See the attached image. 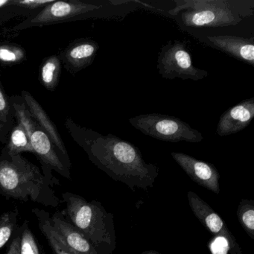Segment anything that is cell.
Returning a JSON list of instances; mask_svg holds the SVG:
<instances>
[{
    "label": "cell",
    "instance_id": "2e32d148",
    "mask_svg": "<svg viewBox=\"0 0 254 254\" xmlns=\"http://www.w3.org/2000/svg\"><path fill=\"white\" fill-rule=\"evenodd\" d=\"M38 221V227L54 254H75L64 242L62 236L56 231L52 224L50 212L39 208L32 210Z\"/></svg>",
    "mask_w": 254,
    "mask_h": 254
},
{
    "label": "cell",
    "instance_id": "8992f818",
    "mask_svg": "<svg viewBox=\"0 0 254 254\" xmlns=\"http://www.w3.org/2000/svg\"><path fill=\"white\" fill-rule=\"evenodd\" d=\"M133 127L147 136L169 142L185 141L197 143L203 140L200 131L176 117L160 114H141L129 120Z\"/></svg>",
    "mask_w": 254,
    "mask_h": 254
},
{
    "label": "cell",
    "instance_id": "5bb4252c",
    "mask_svg": "<svg viewBox=\"0 0 254 254\" xmlns=\"http://www.w3.org/2000/svg\"><path fill=\"white\" fill-rule=\"evenodd\" d=\"M51 221L56 231L74 254H99L91 242L71 225L60 211H56L53 214Z\"/></svg>",
    "mask_w": 254,
    "mask_h": 254
},
{
    "label": "cell",
    "instance_id": "52a82bcc",
    "mask_svg": "<svg viewBox=\"0 0 254 254\" xmlns=\"http://www.w3.org/2000/svg\"><path fill=\"white\" fill-rule=\"evenodd\" d=\"M157 69L163 78L198 81L207 77L208 72L193 64L191 55L184 41H172L162 47L157 59Z\"/></svg>",
    "mask_w": 254,
    "mask_h": 254
},
{
    "label": "cell",
    "instance_id": "9c48e42d",
    "mask_svg": "<svg viewBox=\"0 0 254 254\" xmlns=\"http://www.w3.org/2000/svg\"><path fill=\"white\" fill-rule=\"evenodd\" d=\"M102 5L84 3L78 1L62 2L53 1L44 7V9L32 19L23 23L25 27L29 26H44L59 23L68 19L73 18L76 16L96 11L102 8Z\"/></svg>",
    "mask_w": 254,
    "mask_h": 254
},
{
    "label": "cell",
    "instance_id": "44dd1931",
    "mask_svg": "<svg viewBox=\"0 0 254 254\" xmlns=\"http://www.w3.org/2000/svg\"><path fill=\"white\" fill-rule=\"evenodd\" d=\"M20 254H42L38 239L35 238L28 221H25L20 228Z\"/></svg>",
    "mask_w": 254,
    "mask_h": 254
},
{
    "label": "cell",
    "instance_id": "7402d4cb",
    "mask_svg": "<svg viewBox=\"0 0 254 254\" xmlns=\"http://www.w3.org/2000/svg\"><path fill=\"white\" fill-rule=\"evenodd\" d=\"M25 53L22 49L14 46L0 47V61L5 63H18L24 59Z\"/></svg>",
    "mask_w": 254,
    "mask_h": 254
},
{
    "label": "cell",
    "instance_id": "8fae6325",
    "mask_svg": "<svg viewBox=\"0 0 254 254\" xmlns=\"http://www.w3.org/2000/svg\"><path fill=\"white\" fill-rule=\"evenodd\" d=\"M22 96L24 100L25 105L30 113L34 121L48 135L59 152L62 161L64 163L66 167L70 170L71 163L67 151L54 123L52 122L42 107L32 97L30 93L23 91Z\"/></svg>",
    "mask_w": 254,
    "mask_h": 254
},
{
    "label": "cell",
    "instance_id": "3957f363",
    "mask_svg": "<svg viewBox=\"0 0 254 254\" xmlns=\"http://www.w3.org/2000/svg\"><path fill=\"white\" fill-rule=\"evenodd\" d=\"M65 219L88 239L99 254H112L117 247L114 215L98 200L88 201L75 193L64 192Z\"/></svg>",
    "mask_w": 254,
    "mask_h": 254
},
{
    "label": "cell",
    "instance_id": "603a6c76",
    "mask_svg": "<svg viewBox=\"0 0 254 254\" xmlns=\"http://www.w3.org/2000/svg\"><path fill=\"white\" fill-rule=\"evenodd\" d=\"M11 117V106L9 101L7 99L5 93L0 87V123L5 125L8 124Z\"/></svg>",
    "mask_w": 254,
    "mask_h": 254
},
{
    "label": "cell",
    "instance_id": "484cf974",
    "mask_svg": "<svg viewBox=\"0 0 254 254\" xmlns=\"http://www.w3.org/2000/svg\"><path fill=\"white\" fill-rule=\"evenodd\" d=\"M141 254H160V253L157 252L155 251H145V252L142 253Z\"/></svg>",
    "mask_w": 254,
    "mask_h": 254
},
{
    "label": "cell",
    "instance_id": "7a4b0ae2",
    "mask_svg": "<svg viewBox=\"0 0 254 254\" xmlns=\"http://www.w3.org/2000/svg\"><path fill=\"white\" fill-rule=\"evenodd\" d=\"M0 194L8 199L58 207L61 200L41 169L21 154L0 155Z\"/></svg>",
    "mask_w": 254,
    "mask_h": 254
},
{
    "label": "cell",
    "instance_id": "e0dca14e",
    "mask_svg": "<svg viewBox=\"0 0 254 254\" xmlns=\"http://www.w3.org/2000/svg\"><path fill=\"white\" fill-rule=\"evenodd\" d=\"M3 151L11 155H17L23 152L33 153L29 135L21 123L13 128L9 142Z\"/></svg>",
    "mask_w": 254,
    "mask_h": 254
},
{
    "label": "cell",
    "instance_id": "ffe728a7",
    "mask_svg": "<svg viewBox=\"0 0 254 254\" xmlns=\"http://www.w3.org/2000/svg\"><path fill=\"white\" fill-rule=\"evenodd\" d=\"M237 216L242 228L254 239V200L243 199L239 203Z\"/></svg>",
    "mask_w": 254,
    "mask_h": 254
},
{
    "label": "cell",
    "instance_id": "277c9868",
    "mask_svg": "<svg viewBox=\"0 0 254 254\" xmlns=\"http://www.w3.org/2000/svg\"><path fill=\"white\" fill-rule=\"evenodd\" d=\"M176 4L169 11L172 15L181 14L187 27L215 28L236 26L242 17L227 0H174Z\"/></svg>",
    "mask_w": 254,
    "mask_h": 254
},
{
    "label": "cell",
    "instance_id": "9a60e30c",
    "mask_svg": "<svg viewBox=\"0 0 254 254\" xmlns=\"http://www.w3.org/2000/svg\"><path fill=\"white\" fill-rule=\"evenodd\" d=\"M99 49V45L95 41L79 40L71 44L64 53V62L70 70L78 72L93 63Z\"/></svg>",
    "mask_w": 254,
    "mask_h": 254
},
{
    "label": "cell",
    "instance_id": "30bf717a",
    "mask_svg": "<svg viewBox=\"0 0 254 254\" xmlns=\"http://www.w3.org/2000/svg\"><path fill=\"white\" fill-rule=\"evenodd\" d=\"M171 155L194 182L215 194H219L220 174L214 165L184 153L172 152Z\"/></svg>",
    "mask_w": 254,
    "mask_h": 254
},
{
    "label": "cell",
    "instance_id": "5b68a950",
    "mask_svg": "<svg viewBox=\"0 0 254 254\" xmlns=\"http://www.w3.org/2000/svg\"><path fill=\"white\" fill-rule=\"evenodd\" d=\"M13 106L18 123L23 125L29 135L33 154L41 162L43 174L50 181L52 186L55 187L60 185L59 180L53 176V171L64 178L70 180V170L62 161L48 135L34 121L25 104L14 102Z\"/></svg>",
    "mask_w": 254,
    "mask_h": 254
},
{
    "label": "cell",
    "instance_id": "4316f807",
    "mask_svg": "<svg viewBox=\"0 0 254 254\" xmlns=\"http://www.w3.org/2000/svg\"><path fill=\"white\" fill-rule=\"evenodd\" d=\"M5 5H9V1H0V8Z\"/></svg>",
    "mask_w": 254,
    "mask_h": 254
},
{
    "label": "cell",
    "instance_id": "7c38bea8",
    "mask_svg": "<svg viewBox=\"0 0 254 254\" xmlns=\"http://www.w3.org/2000/svg\"><path fill=\"white\" fill-rule=\"evenodd\" d=\"M254 117V98L242 101L221 116L217 126V134L226 136L238 133L248 127Z\"/></svg>",
    "mask_w": 254,
    "mask_h": 254
},
{
    "label": "cell",
    "instance_id": "6da1fadb",
    "mask_svg": "<svg viewBox=\"0 0 254 254\" xmlns=\"http://www.w3.org/2000/svg\"><path fill=\"white\" fill-rule=\"evenodd\" d=\"M71 130L90 161L114 181L126 184L133 191L154 187L159 168L146 163L137 147L111 133L103 136L76 125L71 126Z\"/></svg>",
    "mask_w": 254,
    "mask_h": 254
},
{
    "label": "cell",
    "instance_id": "d4e9b609",
    "mask_svg": "<svg viewBox=\"0 0 254 254\" xmlns=\"http://www.w3.org/2000/svg\"><path fill=\"white\" fill-rule=\"evenodd\" d=\"M20 228V227H19ZM17 230L14 237L11 239L8 251L4 254H20V230Z\"/></svg>",
    "mask_w": 254,
    "mask_h": 254
},
{
    "label": "cell",
    "instance_id": "cb8c5ba5",
    "mask_svg": "<svg viewBox=\"0 0 254 254\" xmlns=\"http://www.w3.org/2000/svg\"><path fill=\"white\" fill-rule=\"evenodd\" d=\"M53 2V0H23V1L16 0V1H9V5H15L17 6L32 9V8L47 6Z\"/></svg>",
    "mask_w": 254,
    "mask_h": 254
},
{
    "label": "cell",
    "instance_id": "d6986e66",
    "mask_svg": "<svg viewBox=\"0 0 254 254\" xmlns=\"http://www.w3.org/2000/svg\"><path fill=\"white\" fill-rule=\"evenodd\" d=\"M61 62L57 56H51L43 64L41 68V80L43 85L49 90L57 86L61 75Z\"/></svg>",
    "mask_w": 254,
    "mask_h": 254
},
{
    "label": "cell",
    "instance_id": "4fadbf2b",
    "mask_svg": "<svg viewBox=\"0 0 254 254\" xmlns=\"http://www.w3.org/2000/svg\"><path fill=\"white\" fill-rule=\"evenodd\" d=\"M208 41L217 49L240 62L254 66V38L233 35L208 36Z\"/></svg>",
    "mask_w": 254,
    "mask_h": 254
},
{
    "label": "cell",
    "instance_id": "ba28073f",
    "mask_svg": "<svg viewBox=\"0 0 254 254\" xmlns=\"http://www.w3.org/2000/svg\"><path fill=\"white\" fill-rule=\"evenodd\" d=\"M187 197L197 219L212 234L225 239L230 254H242L239 243L218 214L194 191H189Z\"/></svg>",
    "mask_w": 254,
    "mask_h": 254
},
{
    "label": "cell",
    "instance_id": "ac0fdd59",
    "mask_svg": "<svg viewBox=\"0 0 254 254\" xmlns=\"http://www.w3.org/2000/svg\"><path fill=\"white\" fill-rule=\"evenodd\" d=\"M18 218L19 210L17 208L6 211L0 216V251L13 239L20 227L18 226Z\"/></svg>",
    "mask_w": 254,
    "mask_h": 254
}]
</instances>
